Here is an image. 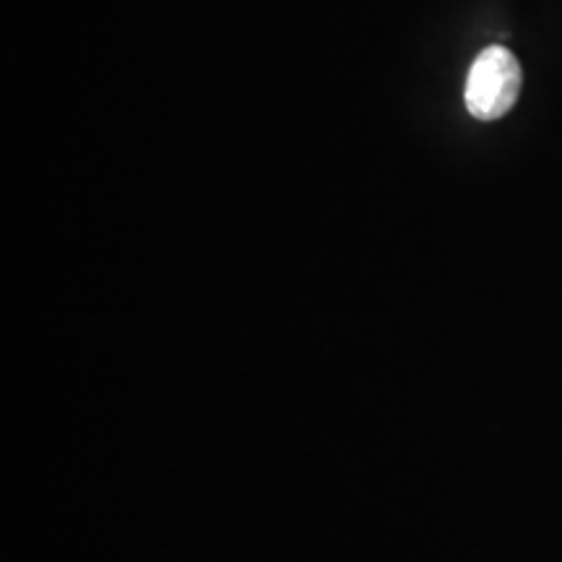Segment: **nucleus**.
Listing matches in <instances>:
<instances>
[{
  "mask_svg": "<svg viewBox=\"0 0 562 562\" xmlns=\"http://www.w3.org/2000/svg\"><path fill=\"white\" fill-rule=\"evenodd\" d=\"M521 91V66L501 45L480 53L467 79V110L476 121H497L513 110Z\"/></svg>",
  "mask_w": 562,
  "mask_h": 562,
  "instance_id": "nucleus-1",
  "label": "nucleus"
}]
</instances>
